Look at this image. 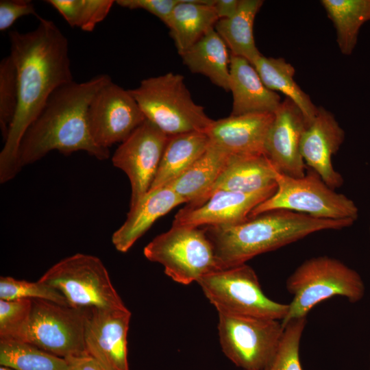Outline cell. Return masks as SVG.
<instances>
[{
	"label": "cell",
	"mask_w": 370,
	"mask_h": 370,
	"mask_svg": "<svg viewBox=\"0 0 370 370\" xmlns=\"http://www.w3.org/2000/svg\"><path fill=\"white\" fill-rule=\"evenodd\" d=\"M37 18L38 25L34 30L8 33L18 95L16 112L0 153L1 184L20 171L21 141L50 96L59 87L73 82L66 37L53 21L40 16Z\"/></svg>",
	"instance_id": "cell-1"
},
{
	"label": "cell",
	"mask_w": 370,
	"mask_h": 370,
	"mask_svg": "<svg viewBox=\"0 0 370 370\" xmlns=\"http://www.w3.org/2000/svg\"><path fill=\"white\" fill-rule=\"evenodd\" d=\"M111 81L108 75L100 74L57 88L22 138L18 153L21 169L53 150L64 155L84 151L98 160L108 159L109 149L99 147L92 138L88 110L97 92Z\"/></svg>",
	"instance_id": "cell-2"
},
{
	"label": "cell",
	"mask_w": 370,
	"mask_h": 370,
	"mask_svg": "<svg viewBox=\"0 0 370 370\" xmlns=\"http://www.w3.org/2000/svg\"><path fill=\"white\" fill-rule=\"evenodd\" d=\"M349 220L321 219L286 210L267 212L232 225L204 227L219 268L246 263L265 252L312 233L352 225Z\"/></svg>",
	"instance_id": "cell-3"
},
{
	"label": "cell",
	"mask_w": 370,
	"mask_h": 370,
	"mask_svg": "<svg viewBox=\"0 0 370 370\" xmlns=\"http://www.w3.org/2000/svg\"><path fill=\"white\" fill-rule=\"evenodd\" d=\"M286 288L293 297L281 321L284 328L291 321L306 317L317 304L327 299L341 296L354 303L363 297L365 291L355 270L325 256L302 262L288 278Z\"/></svg>",
	"instance_id": "cell-4"
},
{
	"label": "cell",
	"mask_w": 370,
	"mask_h": 370,
	"mask_svg": "<svg viewBox=\"0 0 370 370\" xmlns=\"http://www.w3.org/2000/svg\"><path fill=\"white\" fill-rule=\"evenodd\" d=\"M130 91L145 118L169 136L206 133L214 121L193 101L180 74L169 72L144 79Z\"/></svg>",
	"instance_id": "cell-5"
},
{
	"label": "cell",
	"mask_w": 370,
	"mask_h": 370,
	"mask_svg": "<svg viewBox=\"0 0 370 370\" xmlns=\"http://www.w3.org/2000/svg\"><path fill=\"white\" fill-rule=\"evenodd\" d=\"M277 188L268 199L256 206L249 218L262 213L286 210L314 218L332 220L357 219L358 210L354 202L329 187L311 169L302 177H293L280 172Z\"/></svg>",
	"instance_id": "cell-6"
},
{
	"label": "cell",
	"mask_w": 370,
	"mask_h": 370,
	"mask_svg": "<svg viewBox=\"0 0 370 370\" xmlns=\"http://www.w3.org/2000/svg\"><path fill=\"white\" fill-rule=\"evenodd\" d=\"M218 313L282 321L288 304L269 299L246 263L211 271L197 282Z\"/></svg>",
	"instance_id": "cell-7"
},
{
	"label": "cell",
	"mask_w": 370,
	"mask_h": 370,
	"mask_svg": "<svg viewBox=\"0 0 370 370\" xmlns=\"http://www.w3.org/2000/svg\"><path fill=\"white\" fill-rule=\"evenodd\" d=\"M38 281L59 291L73 308H127L106 267L94 256L78 253L66 257L49 268Z\"/></svg>",
	"instance_id": "cell-8"
},
{
	"label": "cell",
	"mask_w": 370,
	"mask_h": 370,
	"mask_svg": "<svg viewBox=\"0 0 370 370\" xmlns=\"http://www.w3.org/2000/svg\"><path fill=\"white\" fill-rule=\"evenodd\" d=\"M146 258L158 262L177 283L188 285L220 269L205 229L172 225L144 248Z\"/></svg>",
	"instance_id": "cell-9"
},
{
	"label": "cell",
	"mask_w": 370,
	"mask_h": 370,
	"mask_svg": "<svg viewBox=\"0 0 370 370\" xmlns=\"http://www.w3.org/2000/svg\"><path fill=\"white\" fill-rule=\"evenodd\" d=\"M222 352L244 370H268L278 350L284 328L280 320L218 313Z\"/></svg>",
	"instance_id": "cell-10"
},
{
	"label": "cell",
	"mask_w": 370,
	"mask_h": 370,
	"mask_svg": "<svg viewBox=\"0 0 370 370\" xmlns=\"http://www.w3.org/2000/svg\"><path fill=\"white\" fill-rule=\"evenodd\" d=\"M85 309L32 299L22 341L63 358L88 354L84 344Z\"/></svg>",
	"instance_id": "cell-11"
},
{
	"label": "cell",
	"mask_w": 370,
	"mask_h": 370,
	"mask_svg": "<svg viewBox=\"0 0 370 370\" xmlns=\"http://www.w3.org/2000/svg\"><path fill=\"white\" fill-rule=\"evenodd\" d=\"M146 118L130 92L111 81L95 95L88 110V122L95 143L109 149L125 140Z\"/></svg>",
	"instance_id": "cell-12"
},
{
	"label": "cell",
	"mask_w": 370,
	"mask_h": 370,
	"mask_svg": "<svg viewBox=\"0 0 370 370\" xmlns=\"http://www.w3.org/2000/svg\"><path fill=\"white\" fill-rule=\"evenodd\" d=\"M169 138L146 119L114 153L113 165L126 173L131 184L130 207L149 190Z\"/></svg>",
	"instance_id": "cell-13"
},
{
	"label": "cell",
	"mask_w": 370,
	"mask_h": 370,
	"mask_svg": "<svg viewBox=\"0 0 370 370\" xmlns=\"http://www.w3.org/2000/svg\"><path fill=\"white\" fill-rule=\"evenodd\" d=\"M130 319L127 308L85 309L86 352L106 370H130L127 336Z\"/></svg>",
	"instance_id": "cell-14"
},
{
	"label": "cell",
	"mask_w": 370,
	"mask_h": 370,
	"mask_svg": "<svg viewBox=\"0 0 370 370\" xmlns=\"http://www.w3.org/2000/svg\"><path fill=\"white\" fill-rule=\"evenodd\" d=\"M307 126L301 110L286 97L274 112L264 146L265 155L278 172L293 177L305 175L300 144Z\"/></svg>",
	"instance_id": "cell-15"
},
{
	"label": "cell",
	"mask_w": 370,
	"mask_h": 370,
	"mask_svg": "<svg viewBox=\"0 0 370 370\" xmlns=\"http://www.w3.org/2000/svg\"><path fill=\"white\" fill-rule=\"evenodd\" d=\"M276 188L277 185L252 193L216 191L201 205L180 210L172 225L201 227L241 223L248 220L252 210L271 197Z\"/></svg>",
	"instance_id": "cell-16"
},
{
	"label": "cell",
	"mask_w": 370,
	"mask_h": 370,
	"mask_svg": "<svg viewBox=\"0 0 370 370\" xmlns=\"http://www.w3.org/2000/svg\"><path fill=\"white\" fill-rule=\"evenodd\" d=\"M345 132L334 116L319 107L313 121L307 126L301 140L300 151L306 166L317 173L331 188L343 183L341 174L333 167L332 157L345 140Z\"/></svg>",
	"instance_id": "cell-17"
},
{
	"label": "cell",
	"mask_w": 370,
	"mask_h": 370,
	"mask_svg": "<svg viewBox=\"0 0 370 370\" xmlns=\"http://www.w3.org/2000/svg\"><path fill=\"white\" fill-rule=\"evenodd\" d=\"M274 113L230 115L213 121L206 132L211 144L231 155H265Z\"/></svg>",
	"instance_id": "cell-18"
},
{
	"label": "cell",
	"mask_w": 370,
	"mask_h": 370,
	"mask_svg": "<svg viewBox=\"0 0 370 370\" xmlns=\"http://www.w3.org/2000/svg\"><path fill=\"white\" fill-rule=\"evenodd\" d=\"M278 173L264 154L230 155L214 184L192 207L201 205L218 190L252 193L276 186Z\"/></svg>",
	"instance_id": "cell-19"
},
{
	"label": "cell",
	"mask_w": 370,
	"mask_h": 370,
	"mask_svg": "<svg viewBox=\"0 0 370 370\" xmlns=\"http://www.w3.org/2000/svg\"><path fill=\"white\" fill-rule=\"evenodd\" d=\"M230 91L232 94L231 114H273L281 103L278 94L262 82L254 66L245 58L230 53Z\"/></svg>",
	"instance_id": "cell-20"
},
{
	"label": "cell",
	"mask_w": 370,
	"mask_h": 370,
	"mask_svg": "<svg viewBox=\"0 0 370 370\" xmlns=\"http://www.w3.org/2000/svg\"><path fill=\"white\" fill-rule=\"evenodd\" d=\"M185 203L167 186L149 189L133 206L130 207L123 225L112 236L119 251L127 252L160 217Z\"/></svg>",
	"instance_id": "cell-21"
},
{
	"label": "cell",
	"mask_w": 370,
	"mask_h": 370,
	"mask_svg": "<svg viewBox=\"0 0 370 370\" xmlns=\"http://www.w3.org/2000/svg\"><path fill=\"white\" fill-rule=\"evenodd\" d=\"M215 0H180L166 25L177 51L182 54L198 42L219 21Z\"/></svg>",
	"instance_id": "cell-22"
},
{
	"label": "cell",
	"mask_w": 370,
	"mask_h": 370,
	"mask_svg": "<svg viewBox=\"0 0 370 370\" xmlns=\"http://www.w3.org/2000/svg\"><path fill=\"white\" fill-rule=\"evenodd\" d=\"M229 154L210 143L204 153L182 174L165 185L187 203L195 206L214 184L224 169Z\"/></svg>",
	"instance_id": "cell-23"
},
{
	"label": "cell",
	"mask_w": 370,
	"mask_h": 370,
	"mask_svg": "<svg viewBox=\"0 0 370 370\" xmlns=\"http://www.w3.org/2000/svg\"><path fill=\"white\" fill-rule=\"evenodd\" d=\"M180 56L192 73L203 75L214 85L230 91V52L214 28Z\"/></svg>",
	"instance_id": "cell-24"
},
{
	"label": "cell",
	"mask_w": 370,
	"mask_h": 370,
	"mask_svg": "<svg viewBox=\"0 0 370 370\" xmlns=\"http://www.w3.org/2000/svg\"><path fill=\"white\" fill-rule=\"evenodd\" d=\"M210 139L204 132L169 136L158 171L149 189L164 186L189 168L207 149Z\"/></svg>",
	"instance_id": "cell-25"
},
{
	"label": "cell",
	"mask_w": 370,
	"mask_h": 370,
	"mask_svg": "<svg viewBox=\"0 0 370 370\" xmlns=\"http://www.w3.org/2000/svg\"><path fill=\"white\" fill-rule=\"evenodd\" d=\"M261 0H240L236 13L230 18L219 19L214 29L230 53L247 60L252 65L262 55L254 38L256 16L263 4Z\"/></svg>",
	"instance_id": "cell-26"
},
{
	"label": "cell",
	"mask_w": 370,
	"mask_h": 370,
	"mask_svg": "<svg viewBox=\"0 0 370 370\" xmlns=\"http://www.w3.org/2000/svg\"><path fill=\"white\" fill-rule=\"evenodd\" d=\"M264 84L271 90L279 91L293 101L301 110L308 125L316 116L317 107L294 79L295 68L283 58L261 55L253 64Z\"/></svg>",
	"instance_id": "cell-27"
},
{
	"label": "cell",
	"mask_w": 370,
	"mask_h": 370,
	"mask_svg": "<svg viewBox=\"0 0 370 370\" xmlns=\"http://www.w3.org/2000/svg\"><path fill=\"white\" fill-rule=\"evenodd\" d=\"M321 3L336 29L341 52L352 54L360 27L370 21V0H322Z\"/></svg>",
	"instance_id": "cell-28"
},
{
	"label": "cell",
	"mask_w": 370,
	"mask_h": 370,
	"mask_svg": "<svg viewBox=\"0 0 370 370\" xmlns=\"http://www.w3.org/2000/svg\"><path fill=\"white\" fill-rule=\"evenodd\" d=\"M0 365L14 370H68L65 358L25 341L0 340Z\"/></svg>",
	"instance_id": "cell-29"
},
{
	"label": "cell",
	"mask_w": 370,
	"mask_h": 370,
	"mask_svg": "<svg viewBox=\"0 0 370 370\" xmlns=\"http://www.w3.org/2000/svg\"><path fill=\"white\" fill-rule=\"evenodd\" d=\"M45 2L64 18L67 23L85 32H92L108 14L112 0H47Z\"/></svg>",
	"instance_id": "cell-30"
},
{
	"label": "cell",
	"mask_w": 370,
	"mask_h": 370,
	"mask_svg": "<svg viewBox=\"0 0 370 370\" xmlns=\"http://www.w3.org/2000/svg\"><path fill=\"white\" fill-rule=\"evenodd\" d=\"M18 95L16 70L9 55L0 62V127L3 142L16 112Z\"/></svg>",
	"instance_id": "cell-31"
},
{
	"label": "cell",
	"mask_w": 370,
	"mask_h": 370,
	"mask_svg": "<svg viewBox=\"0 0 370 370\" xmlns=\"http://www.w3.org/2000/svg\"><path fill=\"white\" fill-rule=\"evenodd\" d=\"M42 299L69 306L64 295L55 288L39 282H28L12 277L0 278V299Z\"/></svg>",
	"instance_id": "cell-32"
},
{
	"label": "cell",
	"mask_w": 370,
	"mask_h": 370,
	"mask_svg": "<svg viewBox=\"0 0 370 370\" xmlns=\"http://www.w3.org/2000/svg\"><path fill=\"white\" fill-rule=\"evenodd\" d=\"M32 307V299H0V340L22 341Z\"/></svg>",
	"instance_id": "cell-33"
},
{
	"label": "cell",
	"mask_w": 370,
	"mask_h": 370,
	"mask_svg": "<svg viewBox=\"0 0 370 370\" xmlns=\"http://www.w3.org/2000/svg\"><path fill=\"white\" fill-rule=\"evenodd\" d=\"M306 317L288 322L275 357L268 370H303L299 360V346Z\"/></svg>",
	"instance_id": "cell-34"
},
{
	"label": "cell",
	"mask_w": 370,
	"mask_h": 370,
	"mask_svg": "<svg viewBox=\"0 0 370 370\" xmlns=\"http://www.w3.org/2000/svg\"><path fill=\"white\" fill-rule=\"evenodd\" d=\"M34 15L37 18L35 7L29 0L0 1V31L9 29L14 22L23 16Z\"/></svg>",
	"instance_id": "cell-35"
},
{
	"label": "cell",
	"mask_w": 370,
	"mask_h": 370,
	"mask_svg": "<svg viewBox=\"0 0 370 370\" xmlns=\"http://www.w3.org/2000/svg\"><path fill=\"white\" fill-rule=\"evenodd\" d=\"M180 0H118L116 3L130 10L142 9L158 17L165 25Z\"/></svg>",
	"instance_id": "cell-36"
},
{
	"label": "cell",
	"mask_w": 370,
	"mask_h": 370,
	"mask_svg": "<svg viewBox=\"0 0 370 370\" xmlns=\"http://www.w3.org/2000/svg\"><path fill=\"white\" fill-rule=\"evenodd\" d=\"M68 370H106L88 354L66 358Z\"/></svg>",
	"instance_id": "cell-37"
},
{
	"label": "cell",
	"mask_w": 370,
	"mask_h": 370,
	"mask_svg": "<svg viewBox=\"0 0 370 370\" xmlns=\"http://www.w3.org/2000/svg\"><path fill=\"white\" fill-rule=\"evenodd\" d=\"M240 0H215L214 8L219 19L232 18L237 12Z\"/></svg>",
	"instance_id": "cell-38"
},
{
	"label": "cell",
	"mask_w": 370,
	"mask_h": 370,
	"mask_svg": "<svg viewBox=\"0 0 370 370\" xmlns=\"http://www.w3.org/2000/svg\"><path fill=\"white\" fill-rule=\"evenodd\" d=\"M0 370H14V369L7 367L1 366Z\"/></svg>",
	"instance_id": "cell-39"
}]
</instances>
